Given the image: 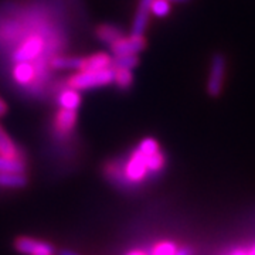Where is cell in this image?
I'll return each instance as SVG.
<instances>
[{
    "mask_svg": "<svg viewBox=\"0 0 255 255\" xmlns=\"http://www.w3.org/2000/svg\"><path fill=\"white\" fill-rule=\"evenodd\" d=\"M166 157L153 137H145L122 162H112L105 167L107 177L118 187L135 189L155 180L164 170Z\"/></svg>",
    "mask_w": 255,
    "mask_h": 255,
    "instance_id": "obj_1",
    "label": "cell"
},
{
    "mask_svg": "<svg viewBox=\"0 0 255 255\" xmlns=\"http://www.w3.org/2000/svg\"><path fill=\"white\" fill-rule=\"evenodd\" d=\"M114 80H115V70L112 67L100 71H78L67 80V87L73 88L75 91H84L90 88L110 85L111 82H114Z\"/></svg>",
    "mask_w": 255,
    "mask_h": 255,
    "instance_id": "obj_2",
    "label": "cell"
},
{
    "mask_svg": "<svg viewBox=\"0 0 255 255\" xmlns=\"http://www.w3.org/2000/svg\"><path fill=\"white\" fill-rule=\"evenodd\" d=\"M224 73H226V57L217 53V54L213 55L211 67H210L209 82H207V94L210 97L217 98L221 94Z\"/></svg>",
    "mask_w": 255,
    "mask_h": 255,
    "instance_id": "obj_3",
    "label": "cell"
},
{
    "mask_svg": "<svg viewBox=\"0 0 255 255\" xmlns=\"http://www.w3.org/2000/svg\"><path fill=\"white\" fill-rule=\"evenodd\" d=\"M14 250L23 255H55L54 246L46 241H40L30 237H18L14 241Z\"/></svg>",
    "mask_w": 255,
    "mask_h": 255,
    "instance_id": "obj_4",
    "label": "cell"
},
{
    "mask_svg": "<svg viewBox=\"0 0 255 255\" xmlns=\"http://www.w3.org/2000/svg\"><path fill=\"white\" fill-rule=\"evenodd\" d=\"M44 51V41L38 36L28 37L13 54V61L17 63H31L34 58Z\"/></svg>",
    "mask_w": 255,
    "mask_h": 255,
    "instance_id": "obj_5",
    "label": "cell"
},
{
    "mask_svg": "<svg viewBox=\"0 0 255 255\" xmlns=\"http://www.w3.org/2000/svg\"><path fill=\"white\" fill-rule=\"evenodd\" d=\"M111 51L114 55H137L146 48V40L143 37L129 36L122 37L111 44Z\"/></svg>",
    "mask_w": 255,
    "mask_h": 255,
    "instance_id": "obj_6",
    "label": "cell"
},
{
    "mask_svg": "<svg viewBox=\"0 0 255 255\" xmlns=\"http://www.w3.org/2000/svg\"><path fill=\"white\" fill-rule=\"evenodd\" d=\"M152 1L153 0H139L136 14H135V18H133V23H132L130 36L143 37L147 21H149V13H150Z\"/></svg>",
    "mask_w": 255,
    "mask_h": 255,
    "instance_id": "obj_7",
    "label": "cell"
},
{
    "mask_svg": "<svg viewBox=\"0 0 255 255\" xmlns=\"http://www.w3.org/2000/svg\"><path fill=\"white\" fill-rule=\"evenodd\" d=\"M77 119H78V114L77 111H70V110H60L55 112L54 117V128L58 133H63V135H70L75 128L77 124Z\"/></svg>",
    "mask_w": 255,
    "mask_h": 255,
    "instance_id": "obj_8",
    "label": "cell"
},
{
    "mask_svg": "<svg viewBox=\"0 0 255 255\" xmlns=\"http://www.w3.org/2000/svg\"><path fill=\"white\" fill-rule=\"evenodd\" d=\"M112 67V57L105 53H97L84 58L81 71H100Z\"/></svg>",
    "mask_w": 255,
    "mask_h": 255,
    "instance_id": "obj_9",
    "label": "cell"
},
{
    "mask_svg": "<svg viewBox=\"0 0 255 255\" xmlns=\"http://www.w3.org/2000/svg\"><path fill=\"white\" fill-rule=\"evenodd\" d=\"M57 102H58L60 108H63V110L78 111L80 105H81V95L78 91L68 87V88L58 92Z\"/></svg>",
    "mask_w": 255,
    "mask_h": 255,
    "instance_id": "obj_10",
    "label": "cell"
},
{
    "mask_svg": "<svg viewBox=\"0 0 255 255\" xmlns=\"http://www.w3.org/2000/svg\"><path fill=\"white\" fill-rule=\"evenodd\" d=\"M13 78L20 85H27L36 78V68L31 63H17L13 68Z\"/></svg>",
    "mask_w": 255,
    "mask_h": 255,
    "instance_id": "obj_11",
    "label": "cell"
},
{
    "mask_svg": "<svg viewBox=\"0 0 255 255\" xmlns=\"http://www.w3.org/2000/svg\"><path fill=\"white\" fill-rule=\"evenodd\" d=\"M24 157H6L0 155V173H26Z\"/></svg>",
    "mask_w": 255,
    "mask_h": 255,
    "instance_id": "obj_12",
    "label": "cell"
},
{
    "mask_svg": "<svg viewBox=\"0 0 255 255\" xmlns=\"http://www.w3.org/2000/svg\"><path fill=\"white\" fill-rule=\"evenodd\" d=\"M82 64H84V58L81 57H65V55H58V57H53L50 65L55 68V70H82Z\"/></svg>",
    "mask_w": 255,
    "mask_h": 255,
    "instance_id": "obj_13",
    "label": "cell"
},
{
    "mask_svg": "<svg viewBox=\"0 0 255 255\" xmlns=\"http://www.w3.org/2000/svg\"><path fill=\"white\" fill-rule=\"evenodd\" d=\"M28 183L24 173H0V187L4 189H23Z\"/></svg>",
    "mask_w": 255,
    "mask_h": 255,
    "instance_id": "obj_14",
    "label": "cell"
},
{
    "mask_svg": "<svg viewBox=\"0 0 255 255\" xmlns=\"http://www.w3.org/2000/svg\"><path fill=\"white\" fill-rule=\"evenodd\" d=\"M0 155L6 157H23V153L18 150L16 143L4 132L1 125H0Z\"/></svg>",
    "mask_w": 255,
    "mask_h": 255,
    "instance_id": "obj_15",
    "label": "cell"
},
{
    "mask_svg": "<svg viewBox=\"0 0 255 255\" xmlns=\"http://www.w3.org/2000/svg\"><path fill=\"white\" fill-rule=\"evenodd\" d=\"M97 37L98 40L111 46L112 43H115L117 40L122 38L124 37V33L122 30L115 26H110V24H102L100 27L97 28Z\"/></svg>",
    "mask_w": 255,
    "mask_h": 255,
    "instance_id": "obj_16",
    "label": "cell"
},
{
    "mask_svg": "<svg viewBox=\"0 0 255 255\" xmlns=\"http://www.w3.org/2000/svg\"><path fill=\"white\" fill-rule=\"evenodd\" d=\"M137 64H139L137 55H117L115 58H112V68L114 70L132 71L133 68H136Z\"/></svg>",
    "mask_w": 255,
    "mask_h": 255,
    "instance_id": "obj_17",
    "label": "cell"
},
{
    "mask_svg": "<svg viewBox=\"0 0 255 255\" xmlns=\"http://www.w3.org/2000/svg\"><path fill=\"white\" fill-rule=\"evenodd\" d=\"M119 88L122 90H128L132 84H133V75L128 70H115V80Z\"/></svg>",
    "mask_w": 255,
    "mask_h": 255,
    "instance_id": "obj_18",
    "label": "cell"
},
{
    "mask_svg": "<svg viewBox=\"0 0 255 255\" xmlns=\"http://www.w3.org/2000/svg\"><path fill=\"white\" fill-rule=\"evenodd\" d=\"M179 247L176 246L172 241H160L157 243L153 250H152V255H174Z\"/></svg>",
    "mask_w": 255,
    "mask_h": 255,
    "instance_id": "obj_19",
    "label": "cell"
},
{
    "mask_svg": "<svg viewBox=\"0 0 255 255\" xmlns=\"http://www.w3.org/2000/svg\"><path fill=\"white\" fill-rule=\"evenodd\" d=\"M150 11L157 17H164L170 13V3L167 0H153L150 4Z\"/></svg>",
    "mask_w": 255,
    "mask_h": 255,
    "instance_id": "obj_20",
    "label": "cell"
},
{
    "mask_svg": "<svg viewBox=\"0 0 255 255\" xmlns=\"http://www.w3.org/2000/svg\"><path fill=\"white\" fill-rule=\"evenodd\" d=\"M228 255H255V241L253 244H250V247H241V248H237L236 251L230 253Z\"/></svg>",
    "mask_w": 255,
    "mask_h": 255,
    "instance_id": "obj_21",
    "label": "cell"
},
{
    "mask_svg": "<svg viewBox=\"0 0 255 255\" xmlns=\"http://www.w3.org/2000/svg\"><path fill=\"white\" fill-rule=\"evenodd\" d=\"M174 255H194V250L189 246H182L177 248Z\"/></svg>",
    "mask_w": 255,
    "mask_h": 255,
    "instance_id": "obj_22",
    "label": "cell"
},
{
    "mask_svg": "<svg viewBox=\"0 0 255 255\" xmlns=\"http://www.w3.org/2000/svg\"><path fill=\"white\" fill-rule=\"evenodd\" d=\"M7 112V105H6V102L0 98V117H3L4 114Z\"/></svg>",
    "mask_w": 255,
    "mask_h": 255,
    "instance_id": "obj_23",
    "label": "cell"
},
{
    "mask_svg": "<svg viewBox=\"0 0 255 255\" xmlns=\"http://www.w3.org/2000/svg\"><path fill=\"white\" fill-rule=\"evenodd\" d=\"M57 255H80L78 253H74L71 250H60Z\"/></svg>",
    "mask_w": 255,
    "mask_h": 255,
    "instance_id": "obj_24",
    "label": "cell"
},
{
    "mask_svg": "<svg viewBox=\"0 0 255 255\" xmlns=\"http://www.w3.org/2000/svg\"><path fill=\"white\" fill-rule=\"evenodd\" d=\"M169 3H187V1H190V0H167Z\"/></svg>",
    "mask_w": 255,
    "mask_h": 255,
    "instance_id": "obj_25",
    "label": "cell"
}]
</instances>
